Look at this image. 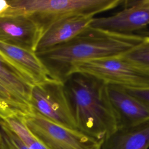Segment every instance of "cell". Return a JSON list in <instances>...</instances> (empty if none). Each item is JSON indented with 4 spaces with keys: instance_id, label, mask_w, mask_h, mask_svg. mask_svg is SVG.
<instances>
[{
    "instance_id": "1",
    "label": "cell",
    "mask_w": 149,
    "mask_h": 149,
    "mask_svg": "<svg viewBox=\"0 0 149 149\" xmlns=\"http://www.w3.org/2000/svg\"><path fill=\"white\" fill-rule=\"evenodd\" d=\"M143 38L136 33H119L90 25L66 42L36 54L53 77L63 82L74 63L121 55Z\"/></svg>"
},
{
    "instance_id": "2",
    "label": "cell",
    "mask_w": 149,
    "mask_h": 149,
    "mask_svg": "<svg viewBox=\"0 0 149 149\" xmlns=\"http://www.w3.org/2000/svg\"><path fill=\"white\" fill-rule=\"evenodd\" d=\"M63 84L79 131L102 141L117 129L107 84L81 73L70 74Z\"/></svg>"
},
{
    "instance_id": "3",
    "label": "cell",
    "mask_w": 149,
    "mask_h": 149,
    "mask_svg": "<svg viewBox=\"0 0 149 149\" xmlns=\"http://www.w3.org/2000/svg\"><path fill=\"white\" fill-rule=\"evenodd\" d=\"M122 0H9L3 15L23 14L41 28L42 36L55 22L73 16H93L122 4ZM1 16V15H0Z\"/></svg>"
},
{
    "instance_id": "4",
    "label": "cell",
    "mask_w": 149,
    "mask_h": 149,
    "mask_svg": "<svg viewBox=\"0 0 149 149\" xmlns=\"http://www.w3.org/2000/svg\"><path fill=\"white\" fill-rule=\"evenodd\" d=\"M74 73L90 75L107 85L129 90L149 89V69L122 55L75 62L69 76Z\"/></svg>"
},
{
    "instance_id": "5",
    "label": "cell",
    "mask_w": 149,
    "mask_h": 149,
    "mask_svg": "<svg viewBox=\"0 0 149 149\" xmlns=\"http://www.w3.org/2000/svg\"><path fill=\"white\" fill-rule=\"evenodd\" d=\"M23 118L30 132L48 149H95L102 141L56 124L37 113L23 114Z\"/></svg>"
},
{
    "instance_id": "6",
    "label": "cell",
    "mask_w": 149,
    "mask_h": 149,
    "mask_svg": "<svg viewBox=\"0 0 149 149\" xmlns=\"http://www.w3.org/2000/svg\"><path fill=\"white\" fill-rule=\"evenodd\" d=\"M30 101L32 113L65 127L78 130L63 82L54 80L35 84Z\"/></svg>"
},
{
    "instance_id": "7",
    "label": "cell",
    "mask_w": 149,
    "mask_h": 149,
    "mask_svg": "<svg viewBox=\"0 0 149 149\" xmlns=\"http://www.w3.org/2000/svg\"><path fill=\"white\" fill-rule=\"evenodd\" d=\"M124 9L116 14L94 18L91 27L119 33L132 34L149 25V0L123 1Z\"/></svg>"
},
{
    "instance_id": "8",
    "label": "cell",
    "mask_w": 149,
    "mask_h": 149,
    "mask_svg": "<svg viewBox=\"0 0 149 149\" xmlns=\"http://www.w3.org/2000/svg\"><path fill=\"white\" fill-rule=\"evenodd\" d=\"M42 36L38 25L23 14L0 16V41L36 52Z\"/></svg>"
},
{
    "instance_id": "9",
    "label": "cell",
    "mask_w": 149,
    "mask_h": 149,
    "mask_svg": "<svg viewBox=\"0 0 149 149\" xmlns=\"http://www.w3.org/2000/svg\"><path fill=\"white\" fill-rule=\"evenodd\" d=\"M0 86L8 98L10 109L24 115L32 113L30 101L34 85L1 54Z\"/></svg>"
},
{
    "instance_id": "10",
    "label": "cell",
    "mask_w": 149,
    "mask_h": 149,
    "mask_svg": "<svg viewBox=\"0 0 149 149\" xmlns=\"http://www.w3.org/2000/svg\"><path fill=\"white\" fill-rule=\"evenodd\" d=\"M118 128L129 127L149 121V105L130 94L125 88L108 85Z\"/></svg>"
},
{
    "instance_id": "11",
    "label": "cell",
    "mask_w": 149,
    "mask_h": 149,
    "mask_svg": "<svg viewBox=\"0 0 149 149\" xmlns=\"http://www.w3.org/2000/svg\"><path fill=\"white\" fill-rule=\"evenodd\" d=\"M0 54L10 62L33 85L57 80L34 52L0 41Z\"/></svg>"
},
{
    "instance_id": "12",
    "label": "cell",
    "mask_w": 149,
    "mask_h": 149,
    "mask_svg": "<svg viewBox=\"0 0 149 149\" xmlns=\"http://www.w3.org/2000/svg\"><path fill=\"white\" fill-rule=\"evenodd\" d=\"M94 17L77 15L61 19L44 33L37 47L36 52H40L66 42L90 25Z\"/></svg>"
},
{
    "instance_id": "13",
    "label": "cell",
    "mask_w": 149,
    "mask_h": 149,
    "mask_svg": "<svg viewBox=\"0 0 149 149\" xmlns=\"http://www.w3.org/2000/svg\"><path fill=\"white\" fill-rule=\"evenodd\" d=\"M149 121L124 128H118L104 139L101 149H148Z\"/></svg>"
},
{
    "instance_id": "14",
    "label": "cell",
    "mask_w": 149,
    "mask_h": 149,
    "mask_svg": "<svg viewBox=\"0 0 149 149\" xmlns=\"http://www.w3.org/2000/svg\"><path fill=\"white\" fill-rule=\"evenodd\" d=\"M0 120L3 121L19 137L29 149H48L28 129L24 123L23 113L12 109L0 111Z\"/></svg>"
},
{
    "instance_id": "15",
    "label": "cell",
    "mask_w": 149,
    "mask_h": 149,
    "mask_svg": "<svg viewBox=\"0 0 149 149\" xmlns=\"http://www.w3.org/2000/svg\"><path fill=\"white\" fill-rule=\"evenodd\" d=\"M0 149H29L19 137L0 120Z\"/></svg>"
},
{
    "instance_id": "16",
    "label": "cell",
    "mask_w": 149,
    "mask_h": 149,
    "mask_svg": "<svg viewBox=\"0 0 149 149\" xmlns=\"http://www.w3.org/2000/svg\"><path fill=\"white\" fill-rule=\"evenodd\" d=\"M143 37L140 43L122 55L149 69V36Z\"/></svg>"
},
{
    "instance_id": "17",
    "label": "cell",
    "mask_w": 149,
    "mask_h": 149,
    "mask_svg": "<svg viewBox=\"0 0 149 149\" xmlns=\"http://www.w3.org/2000/svg\"><path fill=\"white\" fill-rule=\"evenodd\" d=\"M126 89V88H125ZM130 94L149 105V89L129 90L126 89Z\"/></svg>"
},
{
    "instance_id": "18",
    "label": "cell",
    "mask_w": 149,
    "mask_h": 149,
    "mask_svg": "<svg viewBox=\"0 0 149 149\" xmlns=\"http://www.w3.org/2000/svg\"><path fill=\"white\" fill-rule=\"evenodd\" d=\"M9 4L8 1L0 0V15H3L8 9Z\"/></svg>"
},
{
    "instance_id": "19",
    "label": "cell",
    "mask_w": 149,
    "mask_h": 149,
    "mask_svg": "<svg viewBox=\"0 0 149 149\" xmlns=\"http://www.w3.org/2000/svg\"><path fill=\"white\" fill-rule=\"evenodd\" d=\"M137 33L141 35L142 36H149V31L140 30L137 32Z\"/></svg>"
},
{
    "instance_id": "20",
    "label": "cell",
    "mask_w": 149,
    "mask_h": 149,
    "mask_svg": "<svg viewBox=\"0 0 149 149\" xmlns=\"http://www.w3.org/2000/svg\"><path fill=\"white\" fill-rule=\"evenodd\" d=\"M101 144H102V143H101V144H100L96 147L95 149H101Z\"/></svg>"
}]
</instances>
